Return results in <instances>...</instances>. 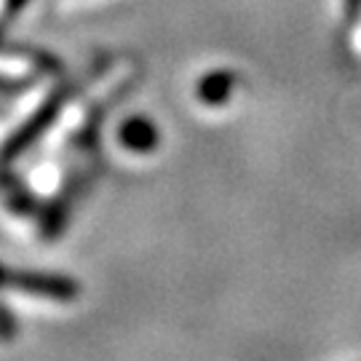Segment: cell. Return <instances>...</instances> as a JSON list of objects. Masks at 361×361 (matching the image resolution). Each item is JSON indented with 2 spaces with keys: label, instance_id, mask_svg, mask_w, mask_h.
I'll list each match as a JSON object with an SVG mask.
<instances>
[{
  "label": "cell",
  "instance_id": "1",
  "mask_svg": "<svg viewBox=\"0 0 361 361\" xmlns=\"http://www.w3.org/2000/svg\"><path fill=\"white\" fill-rule=\"evenodd\" d=\"M27 297H43L54 302H70L78 297V284L65 276H43V273H8V284Z\"/></svg>",
  "mask_w": 361,
  "mask_h": 361
},
{
  "label": "cell",
  "instance_id": "3",
  "mask_svg": "<svg viewBox=\"0 0 361 361\" xmlns=\"http://www.w3.org/2000/svg\"><path fill=\"white\" fill-rule=\"evenodd\" d=\"M6 284H8V271L0 268V286H6Z\"/></svg>",
  "mask_w": 361,
  "mask_h": 361
},
{
  "label": "cell",
  "instance_id": "2",
  "mask_svg": "<svg viewBox=\"0 0 361 361\" xmlns=\"http://www.w3.org/2000/svg\"><path fill=\"white\" fill-rule=\"evenodd\" d=\"M8 335H13V322L11 316H8V310L0 308V337L8 340Z\"/></svg>",
  "mask_w": 361,
  "mask_h": 361
}]
</instances>
